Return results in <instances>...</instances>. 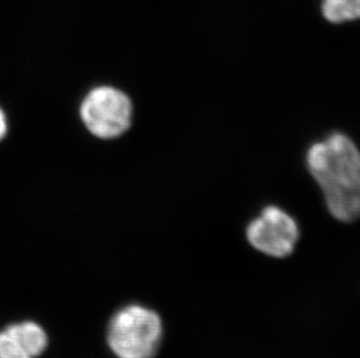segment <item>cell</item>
Wrapping results in <instances>:
<instances>
[{
    "label": "cell",
    "instance_id": "cell-1",
    "mask_svg": "<svg viewBox=\"0 0 360 358\" xmlns=\"http://www.w3.org/2000/svg\"><path fill=\"white\" fill-rule=\"evenodd\" d=\"M307 166L322 190L333 218L351 223L360 216V150L342 133L314 143Z\"/></svg>",
    "mask_w": 360,
    "mask_h": 358
},
{
    "label": "cell",
    "instance_id": "cell-2",
    "mask_svg": "<svg viewBox=\"0 0 360 358\" xmlns=\"http://www.w3.org/2000/svg\"><path fill=\"white\" fill-rule=\"evenodd\" d=\"M108 336L120 358H153L162 338V322L152 310L129 306L115 315Z\"/></svg>",
    "mask_w": 360,
    "mask_h": 358
},
{
    "label": "cell",
    "instance_id": "cell-3",
    "mask_svg": "<svg viewBox=\"0 0 360 358\" xmlns=\"http://www.w3.org/2000/svg\"><path fill=\"white\" fill-rule=\"evenodd\" d=\"M79 115L85 128L97 139H118L132 125V102L120 88L99 85L85 95Z\"/></svg>",
    "mask_w": 360,
    "mask_h": 358
},
{
    "label": "cell",
    "instance_id": "cell-4",
    "mask_svg": "<svg viewBox=\"0 0 360 358\" xmlns=\"http://www.w3.org/2000/svg\"><path fill=\"white\" fill-rule=\"evenodd\" d=\"M246 237L259 253L285 258L295 249L300 230L295 220L285 211L269 206L248 225Z\"/></svg>",
    "mask_w": 360,
    "mask_h": 358
},
{
    "label": "cell",
    "instance_id": "cell-5",
    "mask_svg": "<svg viewBox=\"0 0 360 358\" xmlns=\"http://www.w3.org/2000/svg\"><path fill=\"white\" fill-rule=\"evenodd\" d=\"M7 329L31 358L41 355L47 345L46 333L35 322H21L7 327Z\"/></svg>",
    "mask_w": 360,
    "mask_h": 358
},
{
    "label": "cell",
    "instance_id": "cell-6",
    "mask_svg": "<svg viewBox=\"0 0 360 358\" xmlns=\"http://www.w3.org/2000/svg\"><path fill=\"white\" fill-rule=\"evenodd\" d=\"M323 15L333 24L360 19V0H324Z\"/></svg>",
    "mask_w": 360,
    "mask_h": 358
},
{
    "label": "cell",
    "instance_id": "cell-7",
    "mask_svg": "<svg viewBox=\"0 0 360 358\" xmlns=\"http://www.w3.org/2000/svg\"><path fill=\"white\" fill-rule=\"evenodd\" d=\"M0 358H31L7 328L0 333Z\"/></svg>",
    "mask_w": 360,
    "mask_h": 358
},
{
    "label": "cell",
    "instance_id": "cell-8",
    "mask_svg": "<svg viewBox=\"0 0 360 358\" xmlns=\"http://www.w3.org/2000/svg\"><path fill=\"white\" fill-rule=\"evenodd\" d=\"M8 132V120L7 115L3 108L0 107V141H3L6 138Z\"/></svg>",
    "mask_w": 360,
    "mask_h": 358
}]
</instances>
